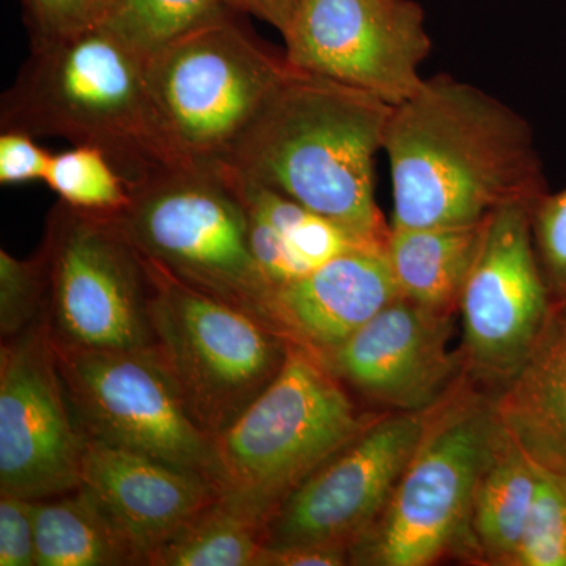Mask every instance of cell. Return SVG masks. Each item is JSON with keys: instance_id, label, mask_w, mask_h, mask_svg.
I'll list each match as a JSON object with an SVG mask.
<instances>
[{"instance_id": "obj_1", "label": "cell", "mask_w": 566, "mask_h": 566, "mask_svg": "<svg viewBox=\"0 0 566 566\" xmlns=\"http://www.w3.org/2000/svg\"><path fill=\"white\" fill-rule=\"evenodd\" d=\"M385 153L397 229L472 226L547 191L526 118L449 74L428 77L392 107Z\"/></svg>"}, {"instance_id": "obj_2", "label": "cell", "mask_w": 566, "mask_h": 566, "mask_svg": "<svg viewBox=\"0 0 566 566\" xmlns=\"http://www.w3.org/2000/svg\"><path fill=\"white\" fill-rule=\"evenodd\" d=\"M293 69V66H292ZM390 104L371 93L292 70L221 163L385 251L390 226L376 202V158Z\"/></svg>"}, {"instance_id": "obj_3", "label": "cell", "mask_w": 566, "mask_h": 566, "mask_svg": "<svg viewBox=\"0 0 566 566\" xmlns=\"http://www.w3.org/2000/svg\"><path fill=\"white\" fill-rule=\"evenodd\" d=\"M0 125L99 148L128 185L185 166L159 126L147 59L103 24L32 39L28 61L3 93Z\"/></svg>"}, {"instance_id": "obj_4", "label": "cell", "mask_w": 566, "mask_h": 566, "mask_svg": "<svg viewBox=\"0 0 566 566\" xmlns=\"http://www.w3.org/2000/svg\"><path fill=\"white\" fill-rule=\"evenodd\" d=\"M129 191L117 218L142 255L268 324L273 289L253 256L244 205L221 164L156 170Z\"/></svg>"}, {"instance_id": "obj_5", "label": "cell", "mask_w": 566, "mask_h": 566, "mask_svg": "<svg viewBox=\"0 0 566 566\" xmlns=\"http://www.w3.org/2000/svg\"><path fill=\"white\" fill-rule=\"evenodd\" d=\"M471 382L436 406L381 515L349 547V565L427 566L457 551L468 556L472 497L497 423L494 398Z\"/></svg>"}, {"instance_id": "obj_6", "label": "cell", "mask_w": 566, "mask_h": 566, "mask_svg": "<svg viewBox=\"0 0 566 566\" xmlns=\"http://www.w3.org/2000/svg\"><path fill=\"white\" fill-rule=\"evenodd\" d=\"M286 344L285 363L273 382L214 438L222 493L243 495L273 516L308 475L379 415H363L322 357Z\"/></svg>"}, {"instance_id": "obj_7", "label": "cell", "mask_w": 566, "mask_h": 566, "mask_svg": "<svg viewBox=\"0 0 566 566\" xmlns=\"http://www.w3.org/2000/svg\"><path fill=\"white\" fill-rule=\"evenodd\" d=\"M142 259L150 286L151 348L192 419L216 438L273 382L289 344L259 316Z\"/></svg>"}, {"instance_id": "obj_8", "label": "cell", "mask_w": 566, "mask_h": 566, "mask_svg": "<svg viewBox=\"0 0 566 566\" xmlns=\"http://www.w3.org/2000/svg\"><path fill=\"white\" fill-rule=\"evenodd\" d=\"M292 70L232 14L147 61L159 126L182 164L223 161Z\"/></svg>"}, {"instance_id": "obj_9", "label": "cell", "mask_w": 566, "mask_h": 566, "mask_svg": "<svg viewBox=\"0 0 566 566\" xmlns=\"http://www.w3.org/2000/svg\"><path fill=\"white\" fill-rule=\"evenodd\" d=\"M43 256L51 338L65 348H151L148 274L117 214L59 200L46 219Z\"/></svg>"}, {"instance_id": "obj_10", "label": "cell", "mask_w": 566, "mask_h": 566, "mask_svg": "<svg viewBox=\"0 0 566 566\" xmlns=\"http://www.w3.org/2000/svg\"><path fill=\"white\" fill-rule=\"evenodd\" d=\"M54 345L74 420L85 438L205 476L222 491L214 438L186 408L155 349Z\"/></svg>"}, {"instance_id": "obj_11", "label": "cell", "mask_w": 566, "mask_h": 566, "mask_svg": "<svg viewBox=\"0 0 566 566\" xmlns=\"http://www.w3.org/2000/svg\"><path fill=\"white\" fill-rule=\"evenodd\" d=\"M294 70L352 85L397 106L423 84L431 52L415 0H303L283 35Z\"/></svg>"}, {"instance_id": "obj_12", "label": "cell", "mask_w": 566, "mask_h": 566, "mask_svg": "<svg viewBox=\"0 0 566 566\" xmlns=\"http://www.w3.org/2000/svg\"><path fill=\"white\" fill-rule=\"evenodd\" d=\"M535 202L506 203L488 218L461 293V357L472 381L504 385L531 352L553 307L532 232Z\"/></svg>"}, {"instance_id": "obj_13", "label": "cell", "mask_w": 566, "mask_h": 566, "mask_svg": "<svg viewBox=\"0 0 566 566\" xmlns=\"http://www.w3.org/2000/svg\"><path fill=\"white\" fill-rule=\"evenodd\" d=\"M82 450L44 312L0 348V493L43 501L77 490Z\"/></svg>"}, {"instance_id": "obj_14", "label": "cell", "mask_w": 566, "mask_h": 566, "mask_svg": "<svg viewBox=\"0 0 566 566\" xmlns=\"http://www.w3.org/2000/svg\"><path fill=\"white\" fill-rule=\"evenodd\" d=\"M434 408L379 412L279 505L264 546H334L349 553L385 510Z\"/></svg>"}, {"instance_id": "obj_15", "label": "cell", "mask_w": 566, "mask_h": 566, "mask_svg": "<svg viewBox=\"0 0 566 566\" xmlns=\"http://www.w3.org/2000/svg\"><path fill=\"white\" fill-rule=\"evenodd\" d=\"M452 318L398 294L323 360L346 387L389 412L427 411L469 378L461 353L449 348Z\"/></svg>"}, {"instance_id": "obj_16", "label": "cell", "mask_w": 566, "mask_h": 566, "mask_svg": "<svg viewBox=\"0 0 566 566\" xmlns=\"http://www.w3.org/2000/svg\"><path fill=\"white\" fill-rule=\"evenodd\" d=\"M80 486L145 566L222 493L202 475L85 436Z\"/></svg>"}, {"instance_id": "obj_17", "label": "cell", "mask_w": 566, "mask_h": 566, "mask_svg": "<svg viewBox=\"0 0 566 566\" xmlns=\"http://www.w3.org/2000/svg\"><path fill=\"white\" fill-rule=\"evenodd\" d=\"M397 296L385 251L354 248L274 289L266 322L324 359Z\"/></svg>"}, {"instance_id": "obj_18", "label": "cell", "mask_w": 566, "mask_h": 566, "mask_svg": "<svg viewBox=\"0 0 566 566\" xmlns=\"http://www.w3.org/2000/svg\"><path fill=\"white\" fill-rule=\"evenodd\" d=\"M495 412L539 463L566 465V296L494 398Z\"/></svg>"}, {"instance_id": "obj_19", "label": "cell", "mask_w": 566, "mask_h": 566, "mask_svg": "<svg viewBox=\"0 0 566 566\" xmlns=\"http://www.w3.org/2000/svg\"><path fill=\"white\" fill-rule=\"evenodd\" d=\"M538 485V463L497 416L469 515L468 556L512 566Z\"/></svg>"}, {"instance_id": "obj_20", "label": "cell", "mask_w": 566, "mask_h": 566, "mask_svg": "<svg viewBox=\"0 0 566 566\" xmlns=\"http://www.w3.org/2000/svg\"><path fill=\"white\" fill-rule=\"evenodd\" d=\"M486 221L430 229L390 227L385 255L398 294L453 316L479 255Z\"/></svg>"}, {"instance_id": "obj_21", "label": "cell", "mask_w": 566, "mask_h": 566, "mask_svg": "<svg viewBox=\"0 0 566 566\" xmlns=\"http://www.w3.org/2000/svg\"><path fill=\"white\" fill-rule=\"evenodd\" d=\"M271 520V510L223 491L153 554L150 566H256Z\"/></svg>"}, {"instance_id": "obj_22", "label": "cell", "mask_w": 566, "mask_h": 566, "mask_svg": "<svg viewBox=\"0 0 566 566\" xmlns=\"http://www.w3.org/2000/svg\"><path fill=\"white\" fill-rule=\"evenodd\" d=\"M36 566H136L139 558L87 491L35 504Z\"/></svg>"}, {"instance_id": "obj_23", "label": "cell", "mask_w": 566, "mask_h": 566, "mask_svg": "<svg viewBox=\"0 0 566 566\" xmlns=\"http://www.w3.org/2000/svg\"><path fill=\"white\" fill-rule=\"evenodd\" d=\"M223 0H109L103 25L142 57L230 17Z\"/></svg>"}, {"instance_id": "obj_24", "label": "cell", "mask_w": 566, "mask_h": 566, "mask_svg": "<svg viewBox=\"0 0 566 566\" xmlns=\"http://www.w3.org/2000/svg\"><path fill=\"white\" fill-rule=\"evenodd\" d=\"M61 202L82 211L117 214L132 200L128 181L106 153L92 145H74L52 153L46 180Z\"/></svg>"}, {"instance_id": "obj_25", "label": "cell", "mask_w": 566, "mask_h": 566, "mask_svg": "<svg viewBox=\"0 0 566 566\" xmlns=\"http://www.w3.org/2000/svg\"><path fill=\"white\" fill-rule=\"evenodd\" d=\"M538 463V485L512 566H566V465Z\"/></svg>"}, {"instance_id": "obj_26", "label": "cell", "mask_w": 566, "mask_h": 566, "mask_svg": "<svg viewBox=\"0 0 566 566\" xmlns=\"http://www.w3.org/2000/svg\"><path fill=\"white\" fill-rule=\"evenodd\" d=\"M48 281L39 251L17 259L0 251V334L2 340L17 337L46 312Z\"/></svg>"}, {"instance_id": "obj_27", "label": "cell", "mask_w": 566, "mask_h": 566, "mask_svg": "<svg viewBox=\"0 0 566 566\" xmlns=\"http://www.w3.org/2000/svg\"><path fill=\"white\" fill-rule=\"evenodd\" d=\"M532 232L539 266L554 297L566 296V188L536 199Z\"/></svg>"}, {"instance_id": "obj_28", "label": "cell", "mask_w": 566, "mask_h": 566, "mask_svg": "<svg viewBox=\"0 0 566 566\" xmlns=\"http://www.w3.org/2000/svg\"><path fill=\"white\" fill-rule=\"evenodd\" d=\"M32 39L73 35L102 24L109 0H21Z\"/></svg>"}, {"instance_id": "obj_29", "label": "cell", "mask_w": 566, "mask_h": 566, "mask_svg": "<svg viewBox=\"0 0 566 566\" xmlns=\"http://www.w3.org/2000/svg\"><path fill=\"white\" fill-rule=\"evenodd\" d=\"M35 504L0 493V566H36Z\"/></svg>"}, {"instance_id": "obj_30", "label": "cell", "mask_w": 566, "mask_h": 566, "mask_svg": "<svg viewBox=\"0 0 566 566\" xmlns=\"http://www.w3.org/2000/svg\"><path fill=\"white\" fill-rule=\"evenodd\" d=\"M52 153L28 133L7 129L0 134V185L17 186L46 180Z\"/></svg>"}, {"instance_id": "obj_31", "label": "cell", "mask_w": 566, "mask_h": 566, "mask_svg": "<svg viewBox=\"0 0 566 566\" xmlns=\"http://www.w3.org/2000/svg\"><path fill=\"white\" fill-rule=\"evenodd\" d=\"M349 565L344 547L318 545L264 546L256 566H342Z\"/></svg>"}, {"instance_id": "obj_32", "label": "cell", "mask_w": 566, "mask_h": 566, "mask_svg": "<svg viewBox=\"0 0 566 566\" xmlns=\"http://www.w3.org/2000/svg\"><path fill=\"white\" fill-rule=\"evenodd\" d=\"M223 3L232 11L252 14L273 25L283 36L296 18L303 0H223Z\"/></svg>"}]
</instances>
